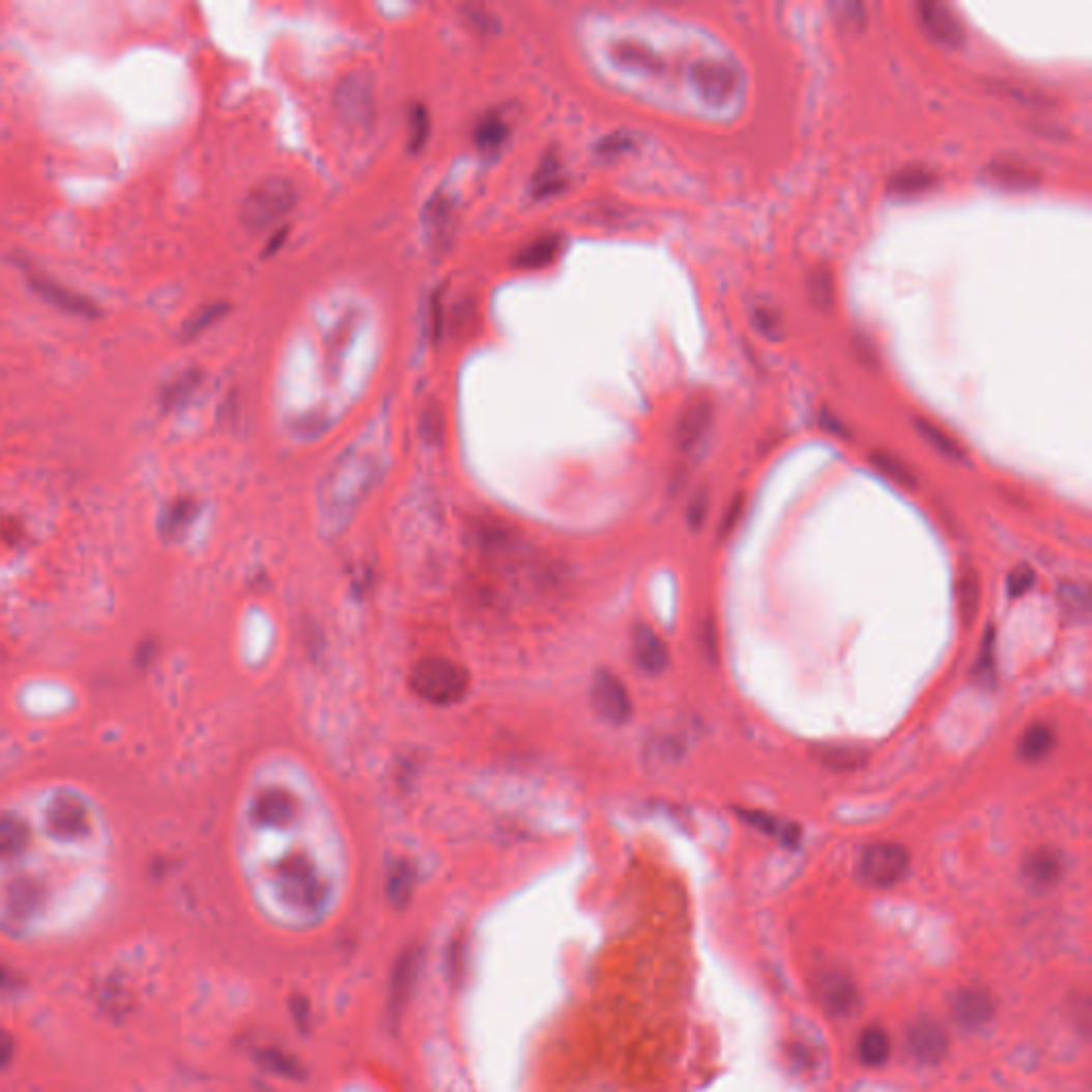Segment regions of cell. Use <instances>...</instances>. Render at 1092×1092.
<instances>
[{"label":"cell","instance_id":"cell-1","mask_svg":"<svg viewBox=\"0 0 1092 1092\" xmlns=\"http://www.w3.org/2000/svg\"><path fill=\"white\" fill-rule=\"evenodd\" d=\"M467 685V672L447 658L425 660L412 672L414 691L431 705L459 702L465 696Z\"/></svg>","mask_w":1092,"mask_h":1092},{"label":"cell","instance_id":"cell-2","mask_svg":"<svg viewBox=\"0 0 1092 1092\" xmlns=\"http://www.w3.org/2000/svg\"><path fill=\"white\" fill-rule=\"evenodd\" d=\"M297 203L295 184L282 177L263 181L241 203V223L250 229H265L293 211Z\"/></svg>","mask_w":1092,"mask_h":1092},{"label":"cell","instance_id":"cell-3","mask_svg":"<svg viewBox=\"0 0 1092 1092\" xmlns=\"http://www.w3.org/2000/svg\"><path fill=\"white\" fill-rule=\"evenodd\" d=\"M376 467H378V457L370 447L356 444L346 451V455L338 461L336 469L332 471L329 493H332L334 508H336L334 517L340 515V511L344 513L348 501L366 491V487H370V481L374 477Z\"/></svg>","mask_w":1092,"mask_h":1092},{"label":"cell","instance_id":"cell-4","mask_svg":"<svg viewBox=\"0 0 1092 1092\" xmlns=\"http://www.w3.org/2000/svg\"><path fill=\"white\" fill-rule=\"evenodd\" d=\"M689 80L698 94L713 105L730 103L745 84L743 70L735 62L719 58L698 60L689 70Z\"/></svg>","mask_w":1092,"mask_h":1092},{"label":"cell","instance_id":"cell-5","mask_svg":"<svg viewBox=\"0 0 1092 1092\" xmlns=\"http://www.w3.org/2000/svg\"><path fill=\"white\" fill-rule=\"evenodd\" d=\"M909 862L900 843H872L862 852L860 878L872 888H892L907 875Z\"/></svg>","mask_w":1092,"mask_h":1092},{"label":"cell","instance_id":"cell-6","mask_svg":"<svg viewBox=\"0 0 1092 1092\" xmlns=\"http://www.w3.org/2000/svg\"><path fill=\"white\" fill-rule=\"evenodd\" d=\"M904 1047H907L909 1057H912L916 1063L924 1067H937L945 1057H948L950 1035L937 1021L922 1017V1021L914 1023L907 1029Z\"/></svg>","mask_w":1092,"mask_h":1092},{"label":"cell","instance_id":"cell-7","mask_svg":"<svg viewBox=\"0 0 1092 1092\" xmlns=\"http://www.w3.org/2000/svg\"><path fill=\"white\" fill-rule=\"evenodd\" d=\"M592 705L596 713L612 723L622 725L632 715V700L624 681L610 670H600L592 683Z\"/></svg>","mask_w":1092,"mask_h":1092},{"label":"cell","instance_id":"cell-8","mask_svg":"<svg viewBox=\"0 0 1092 1092\" xmlns=\"http://www.w3.org/2000/svg\"><path fill=\"white\" fill-rule=\"evenodd\" d=\"M918 22L930 41L941 48L956 50L965 44V26L958 16L943 3H920Z\"/></svg>","mask_w":1092,"mask_h":1092},{"label":"cell","instance_id":"cell-9","mask_svg":"<svg viewBox=\"0 0 1092 1092\" xmlns=\"http://www.w3.org/2000/svg\"><path fill=\"white\" fill-rule=\"evenodd\" d=\"M632 655L636 666L644 674H662L668 666V649L662 636L646 624H638L632 632Z\"/></svg>","mask_w":1092,"mask_h":1092},{"label":"cell","instance_id":"cell-10","mask_svg":"<svg viewBox=\"0 0 1092 1092\" xmlns=\"http://www.w3.org/2000/svg\"><path fill=\"white\" fill-rule=\"evenodd\" d=\"M713 423V404L700 397L691 402L677 423V444L681 451H694L709 433Z\"/></svg>","mask_w":1092,"mask_h":1092},{"label":"cell","instance_id":"cell-11","mask_svg":"<svg viewBox=\"0 0 1092 1092\" xmlns=\"http://www.w3.org/2000/svg\"><path fill=\"white\" fill-rule=\"evenodd\" d=\"M336 107L342 118L352 124H366L372 109V86L363 76H352L338 88Z\"/></svg>","mask_w":1092,"mask_h":1092},{"label":"cell","instance_id":"cell-12","mask_svg":"<svg viewBox=\"0 0 1092 1092\" xmlns=\"http://www.w3.org/2000/svg\"><path fill=\"white\" fill-rule=\"evenodd\" d=\"M820 1001L832 1015H847L858 1005V988L847 973L832 971L820 981Z\"/></svg>","mask_w":1092,"mask_h":1092},{"label":"cell","instance_id":"cell-13","mask_svg":"<svg viewBox=\"0 0 1092 1092\" xmlns=\"http://www.w3.org/2000/svg\"><path fill=\"white\" fill-rule=\"evenodd\" d=\"M995 1001L993 995L981 988L960 990L954 999V1017L965 1029H979L993 1021Z\"/></svg>","mask_w":1092,"mask_h":1092},{"label":"cell","instance_id":"cell-14","mask_svg":"<svg viewBox=\"0 0 1092 1092\" xmlns=\"http://www.w3.org/2000/svg\"><path fill=\"white\" fill-rule=\"evenodd\" d=\"M30 284H32L36 295H41L48 304H52V306H56V308H60L64 312L80 314V316H96L98 314L96 306L90 299H86V297H82L78 293H73V290L56 284L54 280H48L44 276H32Z\"/></svg>","mask_w":1092,"mask_h":1092},{"label":"cell","instance_id":"cell-15","mask_svg":"<svg viewBox=\"0 0 1092 1092\" xmlns=\"http://www.w3.org/2000/svg\"><path fill=\"white\" fill-rule=\"evenodd\" d=\"M1025 878L1037 888H1050L1063 875V858L1059 852L1041 847L1033 852L1023 864Z\"/></svg>","mask_w":1092,"mask_h":1092},{"label":"cell","instance_id":"cell-16","mask_svg":"<svg viewBox=\"0 0 1092 1092\" xmlns=\"http://www.w3.org/2000/svg\"><path fill=\"white\" fill-rule=\"evenodd\" d=\"M1054 747H1057V735H1054L1052 727L1045 723H1035L1021 737V741H1017V757L1023 761L1035 764L1045 759L1054 751Z\"/></svg>","mask_w":1092,"mask_h":1092},{"label":"cell","instance_id":"cell-17","mask_svg":"<svg viewBox=\"0 0 1092 1092\" xmlns=\"http://www.w3.org/2000/svg\"><path fill=\"white\" fill-rule=\"evenodd\" d=\"M986 173L997 186L1005 191H1031L1039 184V175L1033 169L1025 165H1017V163L1001 161L988 167Z\"/></svg>","mask_w":1092,"mask_h":1092},{"label":"cell","instance_id":"cell-18","mask_svg":"<svg viewBox=\"0 0 1092 1092\" xmlns=\"http://www.w3.org/2000/svg\"><path fill=\"white\" fill-rule=\"evenodd\" d=\"M935 181H937V175L930 169L904 167L898 173H894L888 189L894 195L912 197V195H922V193L930 191L935 186Z\"/></svg>","mask_w":1092,"mask_h":1092},{"label":"cell","instance_id":"cell-19","mask_svg":"<svg viewBox=\"0 0 1092 1092\" xmlns=\"http://www.w3.org/2000/svg\"><path fill=\"white\" fill-rule=\"evenodd\" d=\"M741 820L745 824H749L751 828H755L757 832L761 834H769V836H775V839L787 843V845H796L798 839H800V830L798 826H792V824H785L781 822L779 817L775 815H769V813H761V811H745L741 809L739 811Z\"/></svg>","mask_w":1092,"mask_h":1092},{"label":"cell","instance_id":"cell-20","mask_svg":"<svg viewBox=\"0 0 1092 1092\" xmlns=\"http://www.w3.org/2000/svg\"><path fill=\"white\" fill-rule=\"evenodd\" d=\"M562 250V237L546 235L531 241L525 250L517 254V265L523 269H540L553 263Z\"/></svg>","mask_w":1092,"mask_h":1092},{"label":"cell","instance_id":"cell-21","mask_svg":"<svg viewBox=\"0 0 1092 1092\" xmlns=\"http://www.w3.org/2000/svg\"><path fill=\"white\" fill-rule=\"evenodd\" d=\"M817 761L830 771H856L866 761V751L850 745H824L817 749Z\"/></svg>","mask_w":1092,"mask_h":1092},{"label":"cell","instance_id":"cell-22","mask_svg":"<svg viewBox=\"0 0 1092 1092\" xmlns=\"http://www.w3.org/2000/svg\"><path fill=\"white\" fill-rule=\"evenodd\" d=\"M858 1057L868 1067H880L890 1059V1037L884 1029L872 1027L860 1035Z\"/></svg>","mask_w":1092,"mask_h":1092},{"label":"cell","instance_id":"cell-23","mask_svg":"<svg viewBox=\"0 0 1092 1092\" xmlns=\"http://www.w3.org/2000/svg\"><path fill=\"white\" fill-rule=\"evenodd\" d=\"M423 223H425L427 235L433 241H444L451 233V223H453L451 203L442 197H433L427 203V209L423 213Z\"/></svg>","mask_w":1092,"mask_h":1092},{"label":"cell","instance_id":"cell-24","mask_svg":"<svg viewBox=\"0 0 1092 1092\" xmlns=\"http://www.w3.org/2000/svg\"><path fill=\"white\" fill-rule=\"evenodd\" d=\"M916 429L918 433L922 435V438L943 457H948L952 461H962L965 459V451L962 447L952 438L950 433H945L941 427H937L935 423L926 421V419H916Z\"/></svg>","mask_w":1092,"mask_h":1092},{"label":"cell","instance_id":"cell-25","mask_svg":"<svg viewBox=\"0 0 1092 1092\" xmlns=\"http://www.w3.org/2000/svg\"><path fill=\"white\" fill-rule=\"evenodd\" d=\"M562 186H564V167H562L559 159L557 156H544V161L540 163V167L536 169V175H534V186H531L534 195L536 197L553 195Z\"/></svg>","mask_w":1092,"mask_h":1092},{"label":"cell","instance_id":"cell-26","mask_svg":"<svg viewBox=\"0 0 1092 1092\" xmlns=\"http://www.w3.org/2000/svg\"><path fill=\"white\" fill-rule=\"evenodd\" d=\"M979 578L975 572H967L960 580H958V592H956V598H958V612H960V619L965 626H971L975 622L977 616V610H979Z\"/></svg>","mask_w":1092,"mask_h":1092},{"label":"cell","instance_id":"cell-27","mask_svg":"<svg viewBox=\"0 0 1092 1092\" xmlns=\"http://www.w3.org/2000/svg\"><path fill=\"white\" fill-rule=\"evenodd\" d=\"M870 461H872V465H875L882 471V475H886L894 483H898L902 487H909V489L916 487L914 471L909 469L907 463L902 459H898L896 455L886 453V451H878V453L870 455Z\"/></svg>","mask_w":1092,"mask_h":1092},{"label":"cell","instance_id":"cell-28","mask_svg":"<svg viewBox=\"0 0 1092 1092\" xmlns=\"http://www.w3.org/2000/svg\"><path fill=\"white\" fill-rule=\"evenodd\" d=\"M995 664H997V658H995V630L988 628L986 634H984V642H981V649H979V655H977V662L973 666V679L979 683V685H993L995 683Z\"/></svg>","mask_w":1092,"mask_h":1092},{"label":"cell","instance_id":"cell-29","mask_svg":"<svg viewBox=\"0 0 1092 1092\" xmlns=\"http://www.w3.org/2000/svg\"><path fill=\"white\" fill-rule=\"evenodd\" d=\"M201 384V374L199 372H186L181 374L177 380H173L165 391H163V404L165 408H177L181 404H186L189 399L193 397V393L199 389Z\"/></svg>","mask_w":1092,"mask_h":1092},{"label":"cell","instance_id":"cell-30","mask_svg":"<svg viewBox=\"0 0 1092 1092\" xmlns=\"http://www.w3.org/2000/svg\"><path fill=\"white\" fill-rule=\"evenodd\" d=\"M416 971V958L412 954H406L399 960V969L395 971V981L391 990V1009H399V1005L406 1003V997L410 995L412 979Z\"/></svg>","mask_w":1092,"mask_h":1092},{"label":"cell","instance_id":"cell-31","mask_svg":"<svg viewBox=\"0 0 1092 1092\" xmlns=\"http://www.w3.org/2000/svg\"><path fill=\"white\" fill-rule=\"evenodd\" d=\"M508 137V124L499 116H487L475 131V139L479 148L483 150H495L506 141Z\"/></svg>","mask_w":1092,"mask_h":1092},{"label":"cell","instance_id":"cell-32","mask_svg":"<svg viewBox=\"0 0 1092 1092\" xmlns=\"http://www.w3.org/2000/svg\"><path fill=\"white\" fill-rule=\"evenodd\" d=\"M1059 602L1061 606L1073 614L1075 619L1077 616H1086L1088 614V606H1090V600H1088V592L1084 585H1077V582H1065V585L1059 587Z\"/></svg>","mask_w":1092,"mask_h":1092},{"label":"cell","instance_id":"cell-33","mask_svg":"<svg viewBox=\"0 0 1092 1092\" xmlns=\"http://www.w3.org/2000/svg\"><path fill=\"white\" fill-rule=\"evenodd\" d=\"M753 324L755 329L764 336L769 338H781V316L777 310L769 308V306H761V308H755L753 312Z\"/></svg>","mask_w":1092,"mask_h":1092},{"label":"cell","instance_id":"cell-34","mask_svg":"<svg viewBox=\"0 0 1092 1092\" xmlns=\"http://www.w3.org/2000/svg\"><path fill=\"white\" fill-rule=\"evenodd\" d=\"M427 135H429V116L425 109L419 105L412 109L410 114V150L416 152L423 148V143L427 141Z\"/></svg>","mask_w":1092,"mask_h":1092},{"label":"cell","instance_id":"cell-35","mask_svg":"<svg viewBox=\"0 0 1092 1092\" xmlns=\"http://www.w3.org/2000/svg\"><path fill=\"white\" fill-rule=\"evenodd\" d=\"M1033 585H1035V572H1033V568H1029V566H1021V568H1015V570L1009 574V578H1007V594H1009L1011 598H1021V596H1025Z\"/></svg>","mask_w":1092,"mask_h":1092},{"label":"cell","instance_id":"cell-36","mask_svg":"<svg viewBox=\"0 0 1092 1092\" xmlns=\"http://www.w3.org/2000/svg\"><path fill=\"white\" fill-rule=\"evenodd\" d=\"M811 288V297L815 301V306L828 310L834 301V293H832V280L826 271H815L813 274V280L809 284Z\"/></svg>","mask_w":1092,"mask_h":1092},{"label":"cell","instance_id":"cell-37","mask_svg":"<svg viewBox=\"0 0 1092 1092\" xmlns=\"http://www.w3.org/2000/svg\"><path fill=\"white\" fill-rule=\"evenodd\" d=\"M223 312H225V308H223V306H211V308H205V310H203V312H201V314H199V316H197L195 320H191V322L186 324V334H189V336H195V334L203 332V329H205V326H207V324H209L211 320H215L218 316H221Z\"/></svg>","mask_w":1092,"mask_h":1092},{"label":"cell","instance_id":"cell-38","mask_svg":"<svg viewBox=\"0 0 1092 1092\" xmlns=\"http://www.w3.org/2000/svg\"><path fill=\"white\" fill-rule=\"evenodd\" d=\"M13 1052H16L13 1037L7 1031L0 1029V1067H5L11 1061Z\"/></svg>","mask_w":1092,"mask_h":1092},{"label":"cell","instance_id":"cell-39","mask_svg":"<svg viewBox=\"0 0 1092 1092\" xmlns=\"http://www.w3.org/2000/svg\"><path fill=\"white\" fill-rule=\"evenodd\" d=\"M705 515H707V497L700 495V497H696L694 501H691V508H689V521H691V525H694V527L702 525Z\"/></svg>","mask_w":1092,"mask_h":1092},{"label":"cell","instance_id":"cell-40","mask_svg":"<svg viewBox=\"0 0 1092 1092\" xmlns=\"http://www.w3.org/2000/svg\"><path fill=\"white\" fill-rule=\"evenodd\" d=\"M263 1063H265V1065H274V1063H276L278 1071H282V1073H286V1075H288V1073H297L295 1063L290 1061V1059H286V1057H280V1054H276V1057H274V1054H265V1057H263Z\"/></svg>","mask_w":1092,"mask_h":1092},{"label":"cell","instance_id":"cell-41","mask_svg":"<svg viewBox=\"0 0 1092 1092\" xmlns=\"http://www.w3.org/2000/svg\"><path fill=\"white\" fill-rule=\"evenodd\" d=\"M739 513H741V499H737L730 508V513L725 515V521H723V527H721V534H727L730 531L732 525H737V519H739Z\"/></svg>","mask_w":1092,"mask_h":1092},{"label":"cell","instance_id":"cell-42","mask_svg":"<svg viewBox=\"0 0 1092 1092\" xmlns=\"http://www.w3.org/2000/svg\"><path fill=\"white\" fill-rule=\"evenodd\" d=\"M626 145H628V141H626V139H619V137H614V139H612V137H608V139H606V141H604V143L600 145V152H604V154H612L614 150H622V148H626Z\"/></svg>","mask_w":1092,"mask_h":1092},{"label":"cell","instance_id":"cell-43","mask_svg":"<svg viewBox=\"0 0 1092 1092\" xmlns=\"http://www.w3.org/2000/svg\"><path fill=\"white\" fill-rule=\"evenodd\" d=\"M9 984V973L0 967V986H7Z\"/></svg>","mask_w":1092,"mask_h":1092}]
</instances>
